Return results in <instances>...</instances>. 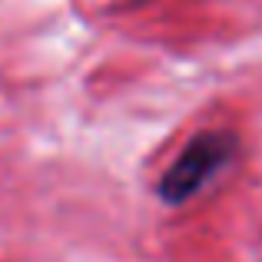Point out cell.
<instances>
[{"instance_id":"cell-1","label":"cell","mask_w":262,"mask_h":262,"mask_svg":"<svg viewBox=\"0 0 262 262\" xmlns=\"http://www.w3.org/2000/svg\"><path fill=\"white\" fill-rule=\"evenodd\" d=\"M236 136L229 129H206L196 133L173 160V166L163 173L160 186V199L166 206H183L189 203L196 192H203L236 156Z\"/></svg>"}]
</instances>
